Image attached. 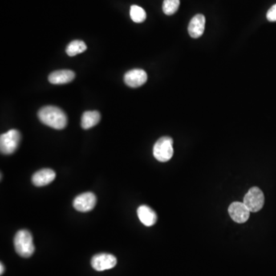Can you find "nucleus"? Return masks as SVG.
Returning a JSON list of instances; mask_svg holds the SVG:
<instances>
[{
	"instance_id": "9",
	"label": "nucleus",
	"mask_w": 276,
	"mask_h": 276,
	"mask_svg": "<svg viewBox=\"0 0 276 276\" xmlns=\"http://www.w3.org/2000/svg\"><path fill=\"white\" fill-rule=\"evenodd\" d=\"M124 82L131 87H138L143 86L147 80V75L143 69H132L125 73Z\"/></svg>"
},
{
	"instance_id": "2",
	"label": "nucleus",
	"mask_w": 276,
	"mask_h": 276,
	"mask_svg": "<svg viewBox=\"0 0 276 276\" xmlns=\"http://www.w3.org/2000/svg\"><path fill=\"white\" fill-rule=\"evenodd\" d=\"M16 252L23 258H29L34 252V245L31 233L26 229L18 231L14 238Z\"/></svg>"
},
{
	"instance_id": "12",
	"label": "nucleus",
	"mask_w": 276,
	"mask_h": 276,
	"mask_svg": "<svg viewBox=\"0 0 276 276\" xmlns=\"http://www.w3.org/2000/svg\"><path fill=\"white\" fill-rule=\"evenodd\" d=\"M75 78V72L71 70H58L49 75V81L52 85H64L72 82Z\"/></svg>"
},
{
	"instance_id": "14",
	"label": "nucleus",
	"mask_w": 276,
	"mask_h": 276,
	"mask_svg": "<svg viewBox=\"0 0 276 276\" xmlns=\"http://www.w3.org/2000/svg\"><path fill=\"white\" fill-rule=\"evenodd\" d=\"M101 114L98 111H87L82 117V127L83 129H90L100 122Z\"/></svg>"
},
{
	"instance_id": "16",
	"label": "nucleus",
	"mask_w": 276,
	"mask_h": 276,
	"mask_svg": "<svg viewBox=\"0 0 276 276\" xmlns=\"http://www.w3.org/2000/svg\"><path fill=\"white\" fill-rule=\"evenodd\" d=\"M130 16H131V19L136 23H141L144 22L147 18L145 10L137 5H133L131 6Z\"/></svg>"
},
{
	"instance_id": "10",
	"label": "nucleus",
	"mask_w": 276,
	"mask_h": 276,
	"mask_svg": "<svg viewBox=\"0 0 276 276\" xmlns=\"http://www.w3.org/2000/svg\"><path fill=\"white\" fill-rule=\"evenodd\" d=\"M206 18L204 15L197 14L193 17L188 26L190 35L193 38H198L204 34L205 30Z\"/></svg>"
},
{
	"instance_id": "11",
	"label": "nucleus",
	"mask_w": 276,
	"mask_h": 276,
	"mask_svg": "<svg viewBox=\"0 0 276 276\" xmlns=\"http://www.w3.org/2000/svg\"><path fill=\"white\" fill-rule=\"evenodd\" d=\"M55 171L51 169H42L37 171L33 176V184L36 187H44L51 184L55 180Z\"/></svg>"
},
{
	"instance_id": "19",
	"label": "nucleus",
	"mask_w": 276,
	"mask_h": 276,
	"mask_svg": "<svg viewBox=\"0 0 276 276\" xmlns=\"http://www.w3.org/2000/svg\"><path fill=\"white\" fill-rule=\"evenodd\" d=\"M0 268H1V270H0V274L2 275L3 274L4 271H5V268H4L3 264L1 263V265H0Z\"/></svg>"
},
{
	"instance_id": "15",
	"label": "nucleus",
	"mask_w": 276,
	"mask_h": 276,
	"mask_svg": "<svg viewBox=\"0 0 276 276\" xmlns=\"http://www.w3.org/2000/svg\"><path fill=\"white\" fill-rule=\"evenodd\" d=\"M86 49H87V46L83 41L75 40L68 45L66 48V53L69 56H75L86 51Z\"/></svg>"
},
{
	"instance_id": "6",
	"label": "nucleus",
	"mask_w": 276,
	"mask_h": 276,
	"mask_svg": "<svg viewBox=\"0 0 276 276\" xmlns=\"http://www.w3.org/2000/svg\"><path fill=\"white\" fill-rule=\"evenodd\" d=\"M91 266L98 272L113 269L117 264V259L113 255L107 253H100L95 255L91 259Z\"/></svg>"
},
{
	"instance_id": "7",
	"label": "nucleus",
	"mask_w": 276,
	"mask_h": 276,
	"mask_svg": "<svg viewBox=\"0 0 276 276\" xmlns=\"http://www.w3.org/2000/svg\"><path fill=\"white\" fill-rule=\"evenodd\" d=\"M97 198L91 192L84 193L76 196L73 201V207L79 212H88L92 210L96 205Z\"/></svg>"
},
{
	"instance_id": "5",
	"label": "nucleus",
	"mask_w": 276,
	"mask_h": 276,
	"mask_svg": "<svg viewBox=\"0 0 276 276\" xmlns=\"http://www.w3.org/2000/svg\"><path fill=\"white\" fill-rule=\"evenodd\" d=\"M265 203L263 192L259 187H252L244 196L243 204L250 212H258L262 209Z\"/></svg>"
},
{
	"instance_id": "1",
	"label": "nucleus",
	"mask_w": 276,
	"mask_h": 276,
	"mask_svg": "<svg viewBox=\"0 0 276 276\" xmlns=\"http://www.w3.org/2000/svg\"><path fill=\"white\" fill-rule=\"evenodd\" d=\"M38 117L42 124L56 130H62L66 127L68 118L66 113L55 106H45L38 112Z\"/></svg>"
},
{
	"instance_id": "17",
	"label": "nucleus",
	"mask_w": 276,
	"mask_h": 276,
	"mask_svg": "<svg viewBox=\"0 0 276 276\" xmlns=\"http://www.w3.org/2000/svg\"><path fill=\"white\" fill-rule=\"evenodd\" d=\"M180 6V0H164L163 3V11L167 16H171L176 13Z\"/></svg>"
},
{
	"instance_id": "4",
	"label": "nucleus",
	"mask_w": 276,
	"mask_h": 276,
	"mask_svg": "<svg viewBox=\"0 0 276 276\" xmlns=\"http://www.w3.org/2000/svg\"><path fill=\"white\" fill-rule=\"evenodd\" d=\"M173 140L170 137H162L155 143L153 149L154 156L158 161H169L173 155Z\"/></svg>"
},
{
	"instance_id": "18",
	"label": "nucleus",
	"mask_w": 276,
	"mask_h": 276,
	"mask_svg": "<svg viewBox=\"0 0 276 276\" xmlns=\"http://www.w3.org/2000/svg\"><path fill=\"white\" fill-rule=\"evenodd\" d=\"M266 18L269 22H276V4L269 9L266 14Z\"/></svg>"
},
{
	"instance_id": "3",
	"label": "nucleus",
	"mask_w": 276,
	"mask_h": 276,
	"mask_svg": "<svg viewBox=\"0 0 276 276\" xmlns=\"http://www.w3.org/2000/svg\"><path fill=\"white\" fill-rule=\"evenodd\" d=\"M21 134L16 129L9 130L0 136V151L2 155H12L20 144Z\"/></svg>"
},
{
	"instance_id": "13",
	"label": "nucleus",
	"mask_w": 276,
	"mask_h": 276,
	"mask_svg": "<svg viewBox=\"0 0 276 276\" xmlns=\"http://www.w3.org/2000/svg\"><path fill=\"white\" fill-rule=\"evenodd\" d=\"M138 216L142 224L146 226H152L157 221V215L155 211L147 206H140L138 208Z\"/></svg>"
},
{
	"instance_id": "8",
	"label": "nucleus",
	"mask_w": 276,
	"mask_h": 276,
	"mask_svg": "<svg viewBox=\"0 0 276 276\" xmlns=\"http://www.w3.org/2000/svg\"><path fill=\"white\" fill-rule=\"evenodd\" d=\"M229 214L233 221L238 224H243L250 216V211L243 203L234 202L229 207Z\"/></svg>"
}]
</instances>
